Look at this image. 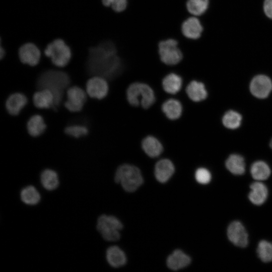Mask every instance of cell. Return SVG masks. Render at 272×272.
Returning <instances> with one entry per match:
<instances>
[{
	"instance_id": "obj_1",
	"label": "cell",
	"mask_w": 272,
	"mask_h": 272,
	"mask_svg": "<svg viewBox=\"0 0 272 272\" xmlns=\"http://www.w3.org/2000/svg\"><path fill=\"white\" fill-rule=\"evenodd\" d=\"M86 69L90 75L106 79H113L122 75L124 64L115 43L111 39H105L90 48Z\"/></svg>"
},
{
	"instance_id": "obj_2",
	"label": "cell",
	"mask_w": 272,
	"mask_h": 272,
	"mask_svg": "<svg viewBox=\"0 0 272 272\" xmlns=\"http://www.w3.org/2000/svg\"><path fill=\"white\" fill-rule=\"evenodd\" d=\"M70 84L69 75L65 72L57 70H48L41 74L37 81L38 89H46L53 94L54 107L61 103L64 91Z\"/></svg>"
},
{
	"instance_id": "obj_3",
	"label": "cell",
	"mask_w": 272,
	"mask_h": 272,
	"mask_svg": "<svg viewBox=\"0 0 272 272\" xmlns=\"http://www.w3.org/2000/svg\"><path fill=\"white\" fill-rule=\"evenodd\" d=\"M126 96L131 106L138 107L141 105L145 109L152 106L156 100L153 89L149 85L141 82L130 84L126 90Z\"/></svg>"
},
{
	"instance_id": "obj_4",
	"label": "cell",
	"mask_w": 272,
	"mask_h": 272,
	"mask_svg": "<svg viewBox=\"0 0 272 272\" xmlns=\"http://www.w3.org/2000/svg\"><path fill=\"white\" fill-rule=\"evenodd\" d=\"M114 180L126 191H135L143 183L140 170L135 166L124 164L119 166L115 173Z\"/></svg>"
},
{
	"instance_id": "obj_5",
	"label": "cell",
	"mask_w": 272,
	"mask_h": 272,
	"mask_svg": "<svg viewBox=\"0 0 272 272\" xmlns=\"http://www.w3.org/2000/svg\"><path fill=\"white\" fill-rule=\"evenodd\" d=\"M158 53L161 62L169 66L177 65L183 57L178 40L173 38H167L159 42Z\"/></svg>"
},
{
	"instance_id": "obj_6",
	"label": "cell",
	"mask_w": 272,
	"mask_h": 272,
	"mask_svg": "<svg viewBox=\"0 0 272 272\" xmlns=\"http://www.w3.org/2000/svg\"><path fill=\"white\" fill-rule=\"evenodd\" d=\"M122 228V223L115 216L102 215L97 219V230L105 240H118L120 238L119 231Z\"/></svg>"
},
{
	"instance_id": "obj_7",
	"label": "cell",
	"mask_w": 272,
	"mask_h": 272,
	"mask_svg": "<svg viewBox=\"0 0 272 272\" xmlns=\"http://www.w3.org/2000/svg\"><path fill=\"white\" fill-rule=\"evenodd\" d=\"M45 54L51 58L56 66L63 67L69 62L72 56L71 49L64 41L57 39L48 44L44 51Z\"/></svg>"
},
{
	"instance_id": "obj_8",
	"label": "cell",
	"mask_w": 272,
	"mask_h": 272,
	"mask_svg": "<svg viewBox=\"0 0 272 272\" xmlns=\"http://www.w3.org/2000/svg\"><path fill=\"white\" fill-rule=\"evenodd\" d=\"M66 95L65 108L71 112L81 111L87 100L86 91L79 87L73 86L67 88Z\"/></svg>"
},
{
	"instance_id": "obj_9",
	"label": "cell",
	"mask_w": 272,
	"mask_h": 272,
	"mask_svg": "<svg viewBox=\"0 0 272 272\" xmlns=\"http://www.w3.org/2000/svg\"><path fill=\"white\" fill-rule=\"evenodd\" d=\"M86 92L90 97L102 99L108 94L109 86L106 79L99 76H93L87 82Z\"/></svg>"
},
{
	"instance_id": "obj_10",
	"label": "cell",
	"mask_w": 272,
	"mask_h": 272,
	"mask_svg": "<svg viewBox=\"0 0 272 272\" xmlns=\"http://www.w3.org/2000/svg\"><path fill=\"white\" fill-rule=\"evenodd\" d=\"M204 30L202 23L198 17L190 16L182 23L181 31L186 38L197 40L200 38Z\"/></svg>"
},
{
	"instance_id": "obj_11",
	"label": "cell",
	"mask_w": 272,
	"mask_h": 272,
	"mask_svg": "<svg viewBox=\"0 0 272 272\" xmlns=\"http://www.w3.org/2000/svg\"><path fill=\"white\" fill-rule=\"evenodd\" d=\"M227 237L231 242L236 246L244 248L248 244V235L243 226L239 221L230 224L227 228Z\"/></svg>"
},
{
	"instance_id": "obj_12",
	"label": "cell",
	"mask_w": 272,
	"mask_h": 272,
	"mask_svg": "<svg viewBox=\"0 0 272 272\" xmlns=\"http://www.w3.org/2000/svg\"><path fill=\"white\" fill-rule=\"evenodd\" d=\"M272 90V82L265 75H257L254 77L250 84L251 94L258 98H266Z\"/></svg>"
},
{
	"instance_id": "obj_13",
	"label": "cell",
	"mask_w": 272,
	"mask_h": 272,
	"mask_svg": "<svg viewBox=\"0 0 272 272\" xmlns=\"http://www.w3.org/2000/svg\"><path fill=\"white\" fill-rule=\"evenodd\" d=\"M19 56L22 62L35 66L39 63L41 54L39 49L34 44L27 43L19 48Z\"/></svg>"
},
{
	"instance_id": "obj_14",
	"label": "cell",
	"mask_w": 272,
	"mask_h": 272,
	"mask_svg": "<svg viewBox=\"0 0 272 272\" xmlns=\"http://www.w3.org/2000/svg\"><path fill=\"white\" fill-rule=\"evenodd\" d=\"M183 79L181 75L173 71L166 74L162 80L164 91L172 95L176 94L180 91Z\"/></svg>"
},
{
	"instance_id": "obj_15",
	"label": "cell",
	"mask_w": 272,
	"mask_h": 272,
	"mask_svg": "<svg viewBox=\"0 0 272 272\" xmlns=\"http://www.w3.org/2000/svg\"><path fill=\"white\" fill-rule=\"evenodd\" d=\"M175 171L173 163L168 159L158 161L155 166L154 173L156 179L161 183L167 182Z\"/></svg>"
},
{
	"instance_id": "obj_16",
	"label": "cell",
	"mask_w": 272,
	"mask_h": 272,
	"mask_svg": "<svg viewBox=\"0 0 272 272\" xmlns=\"http://www.w3.org/2000/svg\"><path fill=\"white\" fill-rule=\"evenodd\" d=\"M141 147L145 153L151 158L159 156L163 151L161 142L153 135H148L141 142Z\"/></svg>"
},
{
	"instance_id": "obj_17",
	"label": "cell",
	"mask_w": 272,
	"mask_h": 272,
	"mask_svg": "<svg viewBox=\"0 0 272 272\" xmlns=\"http://www.w3.org/2000/svg\"><path fill=\"white\" fill-rule=\"evenodd\" d=\"M251 190L248 194L249 200L254 205L260 206L266 200L268 190L266 185L261 181H256L250 185Z\"/></svg>"
},
{
	"instance_id": "obj_18",
	"label": "cell",
	"mask_w": 272,
	"mask_h": 272,
	"mask_svg": "<svg viewBox=\"0 0 272 272\" xmlns=\"http://www.w3.org/2000/svg\"><path fill=\"white\" fill-rule=\"evenodd\" d=\"M191 262L190 257L180 250L173 252L167 259V265L173 270H178L187 266Z\"/></svg>"
},
{
	"instance_id": "obj_19",
	"label": "cell",
	"mask_w": 272,
	"mask_h": 272,
	"mask_svg": "<svg viewBox=\"0 0 272 272\" xmlns=\"http://www.w3.org/2000/svg\"><path fill=\"white\" fill-rule=\"evenodd\" d=\"M28 103L27 97L21 93L11 95L6 102V107L8 112L13 115L19 114Z\"/></svg>"
},
{
	"instance_id": "obj_20",
	"label": "cell",
	"mask_w": 272,
	"mask_h": 272,
	"mask_svg": "<svg viewBox=\"0 0 272 272\" xmlns=\"http://www.w3.org/2000/svg\"><path fill=\"white\" fill-rule=\"evenodd\" d=\"M185 91L188 97L195 102L204 100L208 95L205 85L196 80H192L189 82Z\"/></svg>"
},
{
	"instance_id": "obj_21",
	"label": "cell",
	"mask_w": 272,
	"mask_h": 272,
	"mask_svg": "<svg viewBox=\"0 0 272 272\" xmlns=\"http://www.w3.org/2000/svg\"><path fill=\"white\" fill-rule=\"evenodd\" d=\"M33 101L34 105L40 109L54 107V96L48 89H39L34 94Z\"/></svg>"
},
{
	"instance_id": "obj_22",
	"label": "cell",
	"mask_w": 272,
	"mask_h": 272,
	"mask_svg": "<svg viewBox=\"0 0 272 272\" xmlns=\"http://www.w3.org/2000/svg\"><path fill=\"white\" fill-rule=\"evenodd\" d=\"M161 110L168 119L175 120L181 117L183 108L179 101L171 98L163 102L161 106Z\"/></svg>"
},
{
	"instance_id": "obj_23",
	"label": "cell",
	"mask_w": 272,
	"mask_h": 272,
	"mask_svg": "<svg viewBox=\"0 0 272 272\" xmlns=\"http://www.w3.org/2000/svg\"><path fill=\"white\" fill-rule=\"evenodd\" d=\"M106 258L109 264L115 268L122 266L126 262L125 253L117 246H110L107 249Z\"/></svg>"
},
{
	"instance_id": "obj_24",
	"label": "cell",
	"mask_w": 272,
	"mask_h": 272,
	"mask_svg": "<svg viewBox=\"0 0 272 272\" xmlns=\"http://www.w3.org/2000/svg\"><path fill=\"white\" fill-rule=\"evenodd\" d=\"M40 180L43 187L48 191L56 189L59 184L56 172L50 169H46L41 172Z\"/></svg>"
},
{
	"instance_id": "obj_25",
	"label": "cell",
	"mask_w": 272,
	"mask_h": 272,
	"mask_svg": "<svg viewBox=\"0 0 272 272\" xmlns=\"http://www.w3.org/2000/svg\"><path fill=\"white\" fill-rule=\"evenodd\" d=\"M226 167L232 174L242 175L245 171V165L244 158L237 154H232L226 161Z\"/></svg>"
},
{
	"instance_id": "obj_26",
	"label": "cell",
	"mask_w": 272,
	"mask_h": 272,
	"mask_svg": "<svg viewBox=\"0 0 272 272\" xmlns=\"http://www.w3.org/2000/svg\"><path fill=\"white\" fill-rule=\"evenodd\" d=\"M46 128L43 118L39 114L32 116L27 124L29 133L32 137H36L42 134Z\"/></svg>"
},
{
	"instance_id": "obj_27",
	"label": "cell",
	"mask_w": 272,
	"mask_h": 272,
	"mask_svg": "<svg viewBox=\"0 0 272 272\" xmlns=\"http://www.w3.org/2000/svg\"><path fill=\"white\" fill-rule=\"evenodd\" d=\"M250 173L254 179L261 181L266 180L269 177L271 171L266 163L262 161H257L252 164Z\"/></svg>"
},
{
	"instance_id": "obj_28",
	"label": "cell",
	"mask_w": 272,
	"mask_h": 272,
	"mask_svg": "<svg viewBox=\"0 0 272 272\" xmlns=\"http://www.w3.org/2000/svg\"><path fill=\"white\" fill-rule=\"evenodd\" d=\"M210 0H187L186 7L191 16L200 17L208 11Z\"/></svg>"
},
{
	"instance_id": "obj_29",
	"label": "cell",
	"mask_w": 272,
	"mask_h": 272,
	"mask_svg": "<svg viewBox=\"0 0 272 272\" xmlns=\"http://www.w3.org/2000/svg\"><path fill=\"white\" fill-rule=\"evenodd\" d=\"M20 198L25 204L28 206H35L40 202L41 195L34 186L28 185L21 190Z\"/></svg>"
},
{
	"instance_id": "obj_30",
	"label": "cell",
	"mask_w": 272,
	"mask_h": 272,
	"mask_svg": "<svg viewBox=\"0 0 272 272\" xmlns=\"http://www.w3.org/2000/svg\"><path fill=\"white\" fill-rule=\"evenodd\" d=\"M256 252L262 261L269 262L272 261V243L266 240L260 241L258 244Z\"/></svg>"
},
{
	"instance_id": "obj_31",
	"label": "cell",
	"mask_w": 272,
	"mask_h": 272,
	"mask_svg": "<svg viewBox=\"0 0 272 272\" xmlns=\"http://www.w3.org/2000/svg\"><path fill=\"white\" fill-rule=\"evenodd\" d=\"M242 117L238 112L229 110L223 116L222 121L224 125L230 129L238 128L241 124Z\"/></svg>"
},
{
	"instance_id": "obj_32",
	"label": "cell",
	"mask_w": 272,
	"mask_h": 272,
	"mask_svg": "<svg viewBox=\"0 0 272 272\" xmlns=\"http://www.w3.org/2000/svg\"><path fill=\"white\" fill-rule=\"evenodd\" d=\"M102 5L116 13L123 12L127 8L128 0H101Z\"/></svg>"
},
{
	"instance_id": "obj_33",
	"label": "cell",
	"mask_w": 272,
	"mask_h": 272,
	"mask_svg": "<svg viewBox=\"0 0 272 272\" xmlns=\"http://www.w3.org/2000/svg\"><path fill=\"white\" fill-rule=\"evenodd\" d=\"M64 131L69 135L79 138L88 134V128L83 125L73 124L67 126L65 127Z\"/></svg>"
},
{
	"instance_id": "obj_34",
	"label": "cell",
	"mask_w": 272,
	"mask_h": 272,
	"mask_svg": "<svg viewBox=\"0 0 272 272\" xmlns=\"http://www.w3.org/2000/svg\"><path fill=\"white\" fill-rule=\"evenodd\" d=\"M195 178L199 183L206 184L210 182L211 174L206 168H199L195 171Z\"/></svg>"
},
{
	"instance_id": "obj_35",
	"label": "cell",
	"mask_w": 272,
	"mask_h": 272,
	"mask_svg": "<svg viewBox=\"0 0 272 272\" xmlns=\"http://www.w3.org/2000/svg\"><path fill=\"white\" fill-rule=\"evenodd\" d=\"M263 10L265 15L272 19V0H265L263 4Z\"/></svg>"
},
{
	"instance_id": "obj_36",
	"label": "cell",
	"mask_w": 272,
	"mask_h": 272,
	"mask_svg": "<svg viewBox=\"0 0 272 272\" xmlns=\"http://www.w3.org/2000/svg\"><path fill=\"white\" fill-rule=\"evenodd\" d=\"M0 56H1V58H2L4 55H5V50L2 47V45H1V49H0Z\"/></svg>"
},
{
	"instance_id": "obj_37",
	"label": "cell",
	"mask_w": 272,
	"mask_h": 272,
	"mask_svg": "<svg viewBox=\"0 0 272 272\" xmlns=\"http://www.w3.org/2000/svg\"><path fill=\"white\" fill-rule=\"evenodd\" d=\"M269 146H270V147L271 148V149H272V139L270 141Z\"/></svg>"
}]
</instances>
